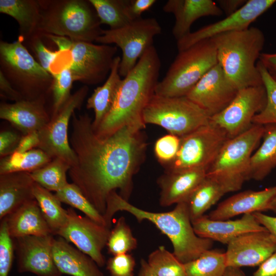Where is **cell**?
Returning a JSON list of instances; mask_svg holds the SVG:
<instances>
[{
  "label": "cell",
  "instance_id": "1",
  "mask_svg": "<svg viewBox=\"0 0 276 276\" xmlns=\"http://www.w3.org/2000/svg\"><path fill=\"white\" fill-rule=\"evenodd\" d=\"M70 143L77 159L70 177L100 214L103 216L108 197L117 190L129 201L133 177L146 158L147 137L142 130L124 126L100 137L87 113L74 112Z\"/></svg>",
  "mask_w": 276,
  "mask_h": 276
},
{
  "label": "cell",
  "instance_id": "2",
  "mask_svg": "<svg viewBox=\"0 0 276 276\" xmlns=\"http://www.w3.org/2000/svg\"><path fill=\"white\" fill-rule=\"evenodd\" d=\"M160 66L158 53L152 46L122 80L110 110L94 130L98 136H108L124 126L142 130L146 127L143 114L155 94Z\"/></svg>",
  "mask_w": 276,
  "mask_h": 276
},
{
  "label": "cell",
  "instance_id": "3",
  "mask_svg": "<svg viewBox=\"0 0 276 276\" xmlns=\"http://www.w3.org/2000/svg\"><path fill=\"white\" fill-rule=\"evenodd\" d=\"M119 211L128 212L139 222L146 220L152 223L168 237L173 247V254L183 264L197 259L211 249L212 240L201 238L195 234L185 202L176 204L169 212H152L133 205L114 191L108 197L103 215L108 227L111 228L113 215Z\"/></svg>",
  "mask_w": 276,
  "mask_h": 276
},
{
  "label": "cell",
  "instance_id": "4",
  "mask_svg": "<svg viewBox=\"0 0 276 276\" xmlns=\"http://www.w3.org/2000/svg\"><path fill=\"white\" fill-rule=\"evenodd\" d=\"M210 39L216 47L218 63L238 90L263 85L257 66L265 42L260 29L251 27Z\"/></svg>",
  "mask_w": 276,
  "mask_h": 276
},
{
  "label": "cell",
  "instance_id": "5",
  "mask_svg": "<svg viewBox=\"0 0 276 276\" xmlns=\"http://www.w3.org/2000/svg\"><path fill=\"white\" fill-rule=\"evenodd\" d=\"M101 25L88 1H55L41 8L38 30L45 35L92 42L101 35Z\"/></svg>",
  "mask_w": 276,
  "mask_h": 276
},
{
  "label": "cell",
  "instance_id": "6",
  "mask_svg": "<svg viewBox=\"0 0 276 276\" xmlns=\"http://www.w3.org/2000/svg\"><path fill=\"white\" fill-rule=\"evenodd\" d=\"M264 125H253L246 131L229 138L206 171L226 193L240 190L248 180L251 157L262 138Z\"/></svg>",
  "mask_w": 276,
  "mask_h": 276
},
{
  "label": "cell",
  "instance_id": "7",
  "mask_svg": "<svg viewBox=\"0 0 276 276\" xmlns=\"http://www.w3.org/2000/svg\"><path fill=\"white\" fill-rule=\"evenodd\" d=\"M217 63L216 49L211 39L178 52L165 76L158 82L155 95L166 97L186 96Z\"/></svg>",
  "mask_w": 276,
  "mask_h": 276
},
{
  "label": "cell",
  "instance_id": "8",
  "mask_svg": "<svg viewBox=\"0 0 276 276\" xmlns=\"http://www.w3.org/2000/svg\"><path fill=\"white\" fill-rule=\"evenodd\" d=\"M143 119L145 125H158L181 137L209 124L211 117L186 96L154 94L144 110Z\"/></svg>",
  "mask_w": 276,
  "mask_h": 276
},
{
  "label": "cell",
  "instance_id": "9",
  "mask_svg": "<svg viewBox=\"0 0 276 276\" xmlns=\"http://www.w3.org/2000/svg\"><path fill=\"white\" fill-rule=\"evenodd\" d=\"M161 32V27L155 18H140L120 29L102 30L95 41L102 44L113 43L121 49L119 74L124 78L153 46L154 37Z\"/></svg>",
  "mask_w": 276,
  "mask_h": 276
},
{
  "label": "cell",
  "instance_id": "10",
  "mask_svg": "<svg viewBox=\"0 0 276 276\" xmlns=\"http://www.w3.org/2000/svg\"><path fill=\"white\" fill-rule=\"evenodd\" d=\"M229 138L223 129L210 122L181 137L176 156L163 167L166 171L194 168L207 171Z\"/></svg>",
  "mask_w": 276,
  "mask_h": 276
},
{
  "label": "cell",
  "instance_id": "11",
  "mask_svg": "<svg viewBox=\"0 0 276 276\" xmlns=\"http://www.w3.org/2000/svg\"><path fill=\"white\" fill-rule=\"evenodd\" d=\"M88 91V87L84 85L72 95L57 113L38 131L40 142L37 148L52 158L65 160L71 167L75 165L77 159L68 141L69 122L75 110L82 105Z\"/></svg>",
  "mask_w": 276,
  "mask_h": 276
},
{
  "label": "cell",
  "instance_id": "12",
  "mask_svg": "<svg viewBox=\"0 0 276 276\" xmlns=\"http://www.w3.org/2000/svg\"><path fill=\"white\" fill-rule=\"evenodd\" d=\"M117 47L71 39L67 51L74 81L95 84L103 81L110 72Z\"/></svg>",
  "mask_w": 276,
  "mask_h": 276
},
{
  "label": "cell",
  "instance_id": "13",
  "mask_svg": "<svg viewBox=\"0 0 276 276\" xmlns=\"http://www.w3.org/2000/svg\"><path fill=\"white\" fill-rule=\"evenodd\" d=\"M266 91L264 85L238 90L231 103L221 112L211 117V122L227 134L229 138L248 130L254 117L265 107Z\"/></svg>",
  "mask_w": 276,
  "mask_h": 276
},
{
  "label": "cell",
  "instance_id": "14",
  "mask_svg": "<svg viewBox=\"0 0 276 276\" xmlns=\"http://www.w3.org/2000/svg\"><path fill=\"white\" fill-rule=\"evenodd\" d=\"M67 211L66 224L56 235L74 244L79 250L91 258L99 267L105 264L102 250L106 245L110 228L87 216L83 217L73 208Z\"/></svg>",
  "mask_w": 276,
  "mask_h": 276
},
{
  "label": "cell",
  "instance_id": "15",
  "mask_svg": "<svg viewBox=\"0 0 276 276\" xmlns=\"http://www.w3.org/2000/svg\"><path fill=\"white\" fill-rule=\"evenodd\" d=\"M276 3L275 0H249L225 18L203 27L177 40L178 52L196 43L225 33L247 29L250 24Z\"/></svg>",
  "mask_w": 276,
  "mask_h": 276
},
{
  "label": "cell",
  "instance_id": "16",
  "mask_svg": "<svg viewBox=\"0 0 276 276\" xmlns=\"http://www.w3.org/2000/svg\"><path fill=\"white\" fill-rule=\"evenodd\" d=\"M238 89L217 63L209 71L186 96L211 117L223 110Z\"/></svg>",
  "mask_w": 276,
  "mask_h": 276
},
{
  "label": "cell",
  "instance_id": "17",
  "mask_svg": "<svg viewBox=\"0 0 276 276\" xmlns=\"http://www.w3.org/2000/svg\"><path fill=\"white\" fill-rule=\"evenodd\" d=\"M15 239L17 270L37 276H62L53 256V235L27 236Z\"/></svg>",
  "mask_w": 276,
  "mask_h": 276
},
{
  "label": "cell",
  "instance_id": "18",
  "mask_svg": "<svg viewBox=\"0 0 276 276\" xmlns=\"http://www.w3.org/2000/svg\"><path fill=\"white\" fill-rule=\"evenodd\" d=\"M0 55L3 66L22 87L34 89L52 83L53 77L30 54L21 40L11 43L1 41Z\"/></svg>",
  "mask_w": 276,
  "mask_h": 276
},
{
  "label": "cell",
  "instance_id": "19",
  "mask_svg": "<svg viewBox=\"0 0 276 276\" xmlns=\"http://www.w3.org/2000/svg\"><path fill=\"white\" fill-rule=\"evenodd\" d=\"M276 251V241L267 231L252 232L230 242L225 254L227 267L259 266Z\"/></svg>",
  "mask_w": 276,
  "mask_h": 276
},
{
  "label": "cell",
  "instance_id": "20",
  "mask_svg": "<svg viewBox=\"0 0 276 276\" xmlns=\"http://www.w3.org/2000/svg\"><path fill=\"white\" fill-rule=\"evenodd\" d=\"M199 237L228 244L238 237L252 232L266 231L253 214L243 215L236 220H212L203 215L192 222Z\"/></svg>",
  "mask_w": 276,
  "mask_h": 276
},
{
  "label": "cell",
  "instance_id": "21",
  "mask_svg": "<svg viewBox=\"0 0 276 276\" xmlns=\"http://www.w3.org/2000/svg\"><path fill=\"white\" fill-rule=\"evenodd\" d=\"M206 176V170L194 168L165 171L157 179L159 204L168 206L185 202Z\"/></svg>",
  "mask_w": 276,
  "mask_h": 276
},
{
  "label": "cell",
  "instance_id": "22",
  "mask_svg": "<svg viewBox=\"0 0 276 276\" xmlns=\"http://www.w3.org/2000/svg\"><path fill=\"white\" fill-rule=\"evenodd\" d=\"M275 193V186L239 192L220 202L208 217L212 220H228L240 215L268 211Z\"/></svg>",
  "mask_w": 276,
  "mask_h": 276
},
{
  "label": "cell",
  "instance_id": "23",
  "mask_svg": "<svg viewBox=\"0 0 276 276\" xmlns=\"http://www.w3.org/2000/svg\"><path fill=\"white\" fill-rule=\"evenodd\" d=\"M0 118L9 122L23 135L39 131L50 121L44 99H22L14 103H1Z\"/></svg>",
  "mask_w": 276,
  "mask_h": 276
},
{
  "label": "cell",
  "instance_id": "24",
  "mask_svg": "<svg viewBox=\"0 0 276 276\" xmlns=\"http://www.w3.org/2000/svg\"><path fill=\"white\" fill-rule=\"evenodd\" d=\"M163 9L175 17L172 34L176 40L189 34L191 26L198 19L219 16L223 13L217 3L212 0H169Z\"/></svg>",
  "mask_w": 276,
  "mask_h": 276
},
{
  "label": "cell",
  "instance_id": "25",
  "mask_svg": "<svg viewBox=\"0 0 276 276\" xmlns=\"http://www.w3.org/2000/svg\"><path fill=\"white\" fill-rule=\"evenodd\" d=\"M35 182L30 172L0 174L1 220L35 199L33 192Z\"/></svg>",
  "mask_w": 276,
  "mask_h": 276
},
{
  "label": "cell",
  "instance_id": "26",
  "mask_svg": "<svg viewBox=\"0 0 276 276\" xmlns=\"http://www.w3.org/2000/svg\"><path fill=\"white\" fill-rule=\"evenodd\" d=\"M53 256L62 274L71 276H104L91 258L74 248L61 237L54 239Z\"/></svg>",
  "mask_w": 276,
  "mask_h": 276
},
{
  "label": "cell",
  "instance_id": "27",
  "mask_svg": "<svg viewBox=\"0 0 276 276\" xmlns=\"http://www.w3.org/2000/svg\"><path fill=\"white\" fill-rule=\"evenodd\" d=\"M6 218L9 234L12 239L53 235L35 199L25 203Z\"/></svg>",
  "mask_w": 276,
  "mask_h": 276
},
{
  "label": "cell",
  "instance_id": "28",
  "mask_svg": "<svg viewBox=\"0 0 276 276\" xmlns=\"http://www.w3.org/2000/svg\"><path fill=\"white\" fill-rule=\"evenodd\" d=\"M121 57L113 59L109 76L105 83L97 87L87 99L86 108L93 109L95 113L93 127L96 130L108 113L113 104L120 86L121 77L119 74Z\"/></svg>",
  "mask_w": 276,
  "mask_h": 276
},
{
  "label": "cell",
  "instance_id": "29",
  "mask_svg": "<svg viewBox=\"0 0 276 276\" xmlns=\"http://www.w3.org/2000/svg\"><path fill=\"white\" fill-rule=\"evenodd\" d=\"M262 139L251 157L248 180H262L276 167V124L264 125Z\"/></svg>",
  "mask_w": 276,
  "mask_h": 276
},
{
  "label": "cell",
  "instance_id": "30",
  "mask_svg": "<svg viewBox=\"0 0 276 276\" xmlns=\"http://www.w3.org/2000/svg\"><path fill=\"white\" fill-rule=\"evenodd\" d=\"M0 12L14 18L22 36L38 30L41 18L40 1L34 0H0Z\"/></svg>",
  "mask_w": 276,
  "mask_h": 276
},
{
  "label": "cell",
  "instance_id": "31",
  "mask_svg": "<svg viewBox=\"0 0 276 276\" xmlns=\"http://www.w3.org/2000/svg\"><path fill=\"white\" fill-rule=\"evenodd\" d=\"M225 194L220 184L206 176L185 201L191 221L204 215Z\"/></svg>",
  "mask_w": 276,
  "mask_h": 276
},
{
  "label": "cell",
  "instance_id": "32",
  "mask_svg": "<svg viewBox=\"0 0 276 276\" xmlns=\"http://www.w3.org/2000/svg\"><path fill=\"white\" fill-rule=\"evenodd\" d=\"M33 195L41 213L53 235L65 226L67 221V211L61 205L55 194L35 182Z\"/></svg>",
  "mask_w": 276,
  "mask_h": 276
},
{
  "label": "cell",
  "instance_id": "33",
  "mask_svg": "<svg viewBox=\"0 0 276 276\" xmlns=\"http://www.w3.org/2000/svg\"><path fill=\"white\" fill-rule=\"evenodd\" d=\"M101 24L110 29L121 28L134 20L130 12L131 0H89Z\"/></svg>",
  "mask_w": 276,
  "mask_h": 276
},
{
  "label": "cell",
  "instance_id": "34",
  "mask_svg": "<svg viewBox=\"0 0 276 276\" xmlns=\"http://www.w3.org/2000/svg\"><path fill=\"white\" fill-rule=\"evenodd\" d=\"M52 159L39 148L23 153L14 152L1 157L0 174L19 172L30 173L44 166Z\"/></svg>",
  "mask_w": 276,
  "mask_h": 276
},
{
  "label": "cell",
  "instance_id": "35",
  "mask_svg": "<svg viewBox=\"0 0 276 276\" xmlns=\"http://www.w3.org/2000/svg\"><path fill=\"white\" fill-rule=\"evenodd\" d=\"M71 167L65 160L56 157L30 174L36 183L50 191L57 192L68 183L66 173Z\"/></svg>",
  "mask_w": 276,
  "mask_h": 276
},
{
  "label": "cell",
  "instance_id": "36",
  "mask_svg": "<svg viewBox=\"0 0 276 276\" xmlns=\"http://www.w3.org/2000/svg\"><path fill=\"white\" fill-rule=\"evenodd\" d=\"M184 266L188 276H224L227 268L224 252L211 249Z\"/></svg>",
  "mask_w": 276,
  "mask_h": 276
},
{
  "label": "cell",
  "instance_id": "37",
  "mask_svg": "<svg viewBox=\"0 0 276 276\" xmlns=\"http://www.w3.org/2000/svg\"><path fill=\"white\" fill-rule=\"evenodd\" d=\"M147 262L157 276H188L184 264L164 246L152 251Z\"/></svg>",
  "mask_w": 276,
  "mask_h": 276
},
{
  "label": "cell",
  "instance_id": "38",
  "mask_svg": "<svg viewBox=\"0 0 276 276\" xmlns=\"http://www.w3.org/2000/svg\"><path fill=\"white\" fill-rule=\"evenodd\" d=\"M55 195L61 202L79 210L94 221L107 226L103 216L93 206L74 183H68L64 188L56 192Z\"/></svg>",
  "mask_w": 276,
  "mask_h": 276
},
{
  "label": "cell",
  "instance_id": "39",
  "mask_svg": "<svg viewBox=\"0 0 276 276\" xmlns=\"http://www.w3.org/2000/svg\"><path fill=\"white\" fill-rule=\"evenodd\" d=\"M106 246L108 252L113 256L128 254L136 248L137 241L124 217H120L110 230Z\"/></svg>",
  "mask_w": 276,
  "mask_h": 276
},
{
  "label": "cell",
  "instance_id": "40",
  "mask_svg": "<svg viewBox=\"0 0 276 276\" xmlns=\"http://www.w3.org/2000/svg\"><path fill=\"white\" fill-rule=\"evenodd\" d=\"M257 66L266 91V103L264 108L254 118L252 123L267 125L276 124V82L258 60Z\"/></svg>",
  "mask_w": 276,
  "mask_h": 276
},
{
  "label": "cell",
  "instance_id": "41",
  "mask_svg": "<svg viewBox=\"0 0 276 276\" xmlns=\"http://www.w3.org/2000/svg\"><path fill=\"white\" fill-rule=\"evenodd\" d=\"M52 77L53 116L57 113L71 96L70 91L74 80L70 66L63 68Z\"/></svg>",
  "mask_w": 276,
  "mask_h": 276
},
{
  "label": "cell",
  "instance_id": "42",
  "mask_svg": "<svg viewBox=\"0 0 276 276\" xmlns=\"http://www.w3.org/2000/svg\"><path fill=\"white\" fill-rule=\"evenodd\" d=\"M12 239L6 217L1 220L0 225V276H8L11 270L15 248Z\"/></svg>",
  "mask_w": 276,
  "mask_h": 276
},
{
  "label": "cell",
  "instance_id": "43",
  "mask_svg": "<svg viewBox=\"0 0 276 276\" xmlns=\"http://www.w3.org/2000/svg\"><path fill=\"white\" fill-rule=\"evenodd\" d=\"M180 143V137L170 133L157 139L154 144V151L162 166L173 160L178 151Z\"/></svg>",
  "mask_w": 276,
  "mask_h": 276
},
{
  "label": "cell",
  "instance_id": "44",
  "mask_svg": "<svg viewBox=\"0 0 276 276\" xmlns=\"http://www.w3.org/2000/svg\"><path fill=\"white\" fill-rule=\"evenodd\" d=\"M135 261L129 254L113 256L106 262V269L111 276H134Z\"/></svg>",
  "mask_w": 276,
  "mask_h": 276
},
{
  "label": "cell",
  "instance_id": "45",
  "mask_svg": "<svg viewBox=\"0 0 276 276\" xmlns=\"http://www.w3.org/2000/svg\"><path fill=\"white\" fill-rule=\"evenodd\" d=\"M32 48L41 66L51 76L52 65L60 55L61 51H52L48 49L40 38H35L33 41Z\"/></svg>",
  "mask_w": 276,
  "mask_h": 276
},
{
  "label": "cell",
  "instance_id": "46",
  "mask_svg": "<svg viewBox=\"0 0 276 276\" xmlns=\"http://www.w3.org/2000/svg\"><path fill=\"white\" fill-rule=\"evenodd\" d=\"M20 136L15 132L3 131L0 133V155L1 157L13 153L21 139Z\"/></svg>",
  "mask_w": 276,
  "mask_h": 276
},
{
  "label": "cell",
  "instance_id": "47",
  "mask_svg": "<svg viewBox=\"0 0 276 276\" xmlns=\"http://www.w3.org/2000/svg\"><path fill=\"white\" fill-rule=\"evenodd\" d=\"M39 142L38 131L23 135L14 152L19 153L27 152L35 148H37Z\"/></svg>",
  "mask_w": 276,
  "mask_h": 276
},
{
  "label": "cell",
  "instance_id": "48",
  "mask_svg": "<svg viewBox=\"0 0 276 276\" xmlns=\"http://www.w3.org/2000/svg\"><path fill=\"white\" fill-rule=\"evenodd\" d=\"M0 89L1 96L14 100L15 102L24 99L22 95L13 88L2 71H0Z\"/></svg>",
  "mask_w": 276,
  "mask_h": 276
},
{
  "label": "cell",
  "instance_id": "49",
  "mask_svg": "<svg viewBox=\"0 0 276 276\" xmlns=\"http://www.w3.org/2000/svg\"><path fill=\"white\" fill-rule=\"evenodd\" d=\"M252 276H276V251L259 266Z\"/></svg>",
  "mask_w": 276,
  "mask_h": 276
},
{
  "label": "cell",
  "instance_id": "50",
  "mask_svg": "<svg viewBox=\"0 0 276 276\" xmlns=\"http://www.w3.org/2000/svg\"><path fill=\"white\" fill-rule=\"evenodd\" d=\"M155 0H131L130 12L135 20L141 18L142 14L148 10L155 3Z\"/></svg>",
  "mask_w": 276,
  "mask_h": 276
},
{
  "label": "cell",
  "instance_id": "51",
  "mask_svg": "<svg viewBox=\"0 0 276 276\" xmlns=\"http://www.w3.org/2000/svg\"><path fill=\"white\" fill-rule=\"evenodd\" d=\"M253 215L258 221L264 227L276 241V217L256 212Z\"/></svg>",
  "mask_w": 276,
  "mask_h": 276
},
{
  "label": "cell",
  "instance_id": "52",
  "mask_svg": "<svg viewBox=\"0 0 276 276\" xmlns=\"http://www.w3.org/2000/svg\"><path fill=\"white\" fill-rule=\"evenodd\" d=\"M259 61L264 66L270 77L276 82V53H262Z\"/></svg>",
  "mask_w": 276,
  "mask_h": 276
},
{
  "label": "cell",
  "instance_id": "53",
  "mask_svg": "<svg viewBox=\"0 0 276 276\" xmlns=\"http://www.w3.org/2000/svg\"><path fill=\"white\" fill-rule=\"evenodd\" d=\"M246 2L245 0H219L216 3L223 12L228 16L238 10Z\"/></svg>",
  "mask_w": 276,
  "mask_h": 276
},
{
  "label": "cell",
  "instance_id": "54",
  "mask_svg": "<svg viewBox=\"0 0 276 276\" xmlns=\"http://www.w3.org/2000/svg\"><path fill=\"white\" fill-rule=\"evenodd\" d=\"M141 267L138 276H157L150 266L147 261L142 259L140 262Z\"/></svg>",
  "mask_w": 276,
  "mask_h": 276
},
{
  "label": "cell",
  "instance_id": "55",
  "mask_svg": "<svg viewBox=\"0 0 276 276\" xmlns=\"http://www.w3.org/2000/svg\"><path fill=\"white\" fill-rule=\"evenodd\" d=\"M224 276H246L240 268L227 267Z\"/></svg>",
  "mask_w": 276,
  "mask_h": 276
},
{
  "label": "cell",
  "instance_id": "56",
  "mask_svg": "<svg viewBox=\"0 0 276 276\" xmlns=\"http://www.w3.org/2000/svg\"><path fill=\"white\" fill-rule=\"evenodd\" d=\"M269 210L273 211L276 214V193L271 202Z\"/></svg>",
  "mask_w": 276,
  "mask_h": 276
}]
</instances>
